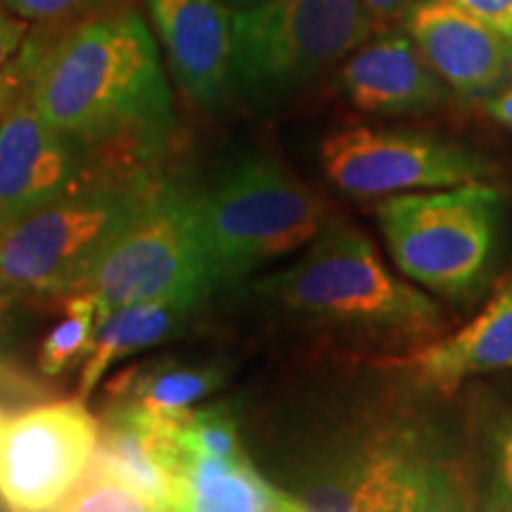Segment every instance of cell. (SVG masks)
Masks as SVG:
<instances>
[{
    "label": "cell",
    "mask_w": 512,
    "mask_h": 512,
    "mask_svg": "<svg viewBox=\"0 0 512 512\" xmlns=\"http://www.w3.org/2000/svg\"><path fill=\"white\" fill-rule=\"evenodd\" d=\"M463 411L479 510L512 512V396L470 387Z\"/></svg>",
    "instance_id": "19"
},
{
    "label": "cell",
    "mask_w": 512,
    "mask_h": 512,
    "mask_svg": "<svg viewBox=\"0 0 512 512\" xmlns=\"http://www.w3.org/2000/svg\"><path fill=\"white\" fill-rule=\"evenodd\" d=\"M150 171L91 181L0 233V275L22 292L76 294L150 192Z\"/></svg>",
    "instance_id": "7"
},
{
    "label": "cell",
    "mask_w": 512,
    "mask_h": 512,
    "mask_svg": "<svg viewBox=\"0 0 512 512\" xmlns=\"http://www.w3.org/2000/svg\"><path fill=\"white\" fill-rule=\"evenodd\" d=\"M8 415L0 411V444H3V437H5V430H8Z\"/></svg>",
    "instance_id": "32"
},
{
    "label": "cell",
    "mask_w": 512,
    "mask_h": 512,
    "mask_svg": "<svg viewBox=\"0 0 512 512\" xmlns=\"http://www.w3.org/2000/svg\"><path fill=\"white\" fill-rule=\"evenodd\" d=\"M100 441L83 399L31 408L8 422L0 444V498L19 512L60 510L86 477Z\"/></svg>",
    "instance_id": "10"
},
{
    "label": "cell",
    "mask_w": 512,
    "mask_h": 512,
    "mask_svg": "<svg viewBox=\"0 0 512 512\" xmlns=\"http://www.w3.org/2000/svg\"><path fill=\"white\" fill-rule=\"evenodd\" d=\"M91 470L136 489L155 510H176L174 432L150 425L126 408L112 406L105 415Z\"/></svg>",
    "instance_id": "16"
},
{
    "label": "cell",
    "mask_w": 512,
    "mask_h": 512,
    "mask_svg": "<svg viewBox=\"0 0 512 512\" xmlns=\"http://www.w3.org/2000/svg\"><path fill=\"white\" fill-rule=\"evenodd\" d=\"M178 88L192 105L219 110L230 93L233 12L223 0H145Z\"/></svg>",
    "instance_id": "14"
},
{
    "label": "cell",
    "mask_w": 512,
    "mask_h": 512,
    "mask_svg": "<svg viewBox=\"0 0 512 512\" xmlns=\"http://www.w3.org/2000/svg\"><path fill=\"white\" fill-rule=\"evenodd\" d=\"M363 0H271L233 12L230 93L268 110L320 79L375 31Z\"/></svg>",
    "instance_id": "6"
},
{
    "label": "cell",
    "mask_w": 512,
    "mask_h": 512,
    "mask_svg": "<svg viewBox=\"0 0 512 512\" xmlns=\"http://www.w3.org/2000/svg\"><path fill=\"white\" fill-rule=\"evenodd\" d=\"M377 24L401 22L418 0H363Z\"/></svg>",
    "instance_id": "29"
},
{
    "label": "cell",
    "mask_w": 512,
    "mask_h": 512,
    "mask_svg": "<svg viewBox=\"0 0 512 512\" xmlns=\"http://www.w3.org/2000/svg\"><path fill=\"white\" fill-rule=\"evenodd\" d=\"M29 98L95 162L114 150L147 164L174 131L157 38L133 10L88 19L48 50L31 46Z\"/></svg>",
    "instance_id": "2"
},
{
    "label": "cell",
    "mask_w": 512,
    "mask_h": 512,
    "mask_svg": "<svg viewBox=\"0 0 512 512\" xmlns=\"http://www.w3.org/2000/svg\"><path fill=\"white\" fill-rule=\"evenodd\" d=\"M448 3L501 31L512 41V0H448Z\"/></svg>",
    "instance_id": "27"
},
{
    "label": "cell",
    "mask_w": 512,
    "mask_h": 512,
    "mask_svg": "<svg viewBox=\"0 0 512 512\" xmlns=\"http://www.w3.org/2000/svg\"><path fill=\"white\" fill-rule=\"evenodd\" d=\"M29 72H31L29 57L22 50V55H19L15 69H12L10 74L0 76V119H3L5 110H8V107L12 105V100H15L17 95L29 86Z\"/></svg>",
    "instance_id": "28"
},
{
    "label": "cell",
    "mask_w": 512,
    "mask_h": 512,
    "mask_svg": "<svg viewBox=\"0 0 512 512\" xmlns=\"http://www.w3.org/2000/svg\"><path fill=\"white\" fill-rule=\"evenodd\" d=\"M22 294L27 292H22L0 275V354L10 349L22 332Z\"/></svg>",
    "instance_id": "26"
},
{
    "label": "cell",
    "mask_w": 512,
    "mask_h": 512,
    "mask_svg": "<svg viewBox=\"0 0 512 512\" xmlns=\"http://www.w3.org/2000/svg\"><path fill=\"white\" fill-rule=\"evenodd\" d=\"M228 5L230 12H240V10H249V8H259V5L271 3V0H223Z\"/></svg>",
    "instance_id": "31"
},
{
    "label": "cell",
    "mask_w": 512,
    "mask_h": 512,
    "mask_svg": "<svg viewBox=\"0 0 512 512\" xmlns=\"http://www.w3.org/2000/svg\"><path fill=\"white\" fill-rule=\"evenodd\" d=\"M320 164L330 183L354 200L494 181L498 171L491 159L453 140L382 126L330 133L320 143Z\"/></svg>",
    "instance_id": "9"
},
{
    "label": "cell",
    "mask_w": 512,
    "mask_h": 512,
    "mask_svg": "<svg viewBox=\"0 0 512 512\" xmlns=\"http://www.w3.org/2000/svg\"><path fill=\"white\" fill-rule=\"evenodd\" d=\"M254 292L294 328L375 361L413 354L451 328L439 302L384 264L361 230L337 219Z\"/></svg>",
    "instance_id": "3"
},
{
    "label": "cell",
    "mask_w": 512,
    "mask_h": 512,
    "mask_svg": "<svg viewBox=\"0 0 512 512\" xmlns=\"http://www.w3.org/2000/svg\"><path fill=\"white\" fill-rule=\"evenodd\" d=\"M174 441L181 456H216V458H240L245 456L238 425L233 415L223 406L195 408L185 415L181 425L176 427Z\"/></svg>",
    "instance_id": "22"
},
{
    "label": "cell",
    "mask_w": 512,
    "mask_h": 512,
    "mask_svg": "<svg viewBox=\"0 0 512 512\" xmlns=\"http://www.w3.org/2000/svg\"><path fill=\"white\" fill-rule=\"evenodd\" d=\"M95 157L41 117L29 86L0 119V233L86 181Z\"/></svg>",
    "instance_id": "11"
},
{
    "label": "cell",
    "mask_w": 512,
    "mask_h": 512,
    "mask_svg": "<svg viewBox=\"0 0 512 512\" xmlns=\"http://www.w3.org/2000/svg\"><path fill=\"white\" fill-rule=\"evenodd\" d=\"M223 373L216 366L159 361L138 373H128L114 394V406L126 408L150 425L176 432L185 415L221 387Z\"/></svg>",
    "instance_id": "20"
},
{
    "label": "cell",
    "mask_w": 512,
    "mask_h": 512,
    "mask_svg": "<svg viewBox=\"0 0 512 512\" xmlns=\"http://www.w3.org/2000/svg\"><path fill=\"white\" fill-rule=\"evenodd\" d=\"M176 510L185 512H304L290 491L271 482L247 456H181Z\"/></svg>",
    "instance_id": "17"
},
{
    "label": "cell",
    "mask_w": 512,
    "mask_h": 512,
    "mask_svg": "<svg viewBox=\"0 0 512 512\" xmlns=\"http://www.w3.org/2000/svg\"><path fill=\"white\" fill-rule=\"evenodd\" d=\"M401 29L460 100L482 105L512 83L510 38L448 0H418Z\"/></svg>",
    "instance_id": "12"
},
{
    "label": "cell",
    "mask_w": 512,
    "mask_h": 512,
    "mask_svg": "<svg viewBox=\"0 0 512 512\" xmlns=\"http://www.w3.org/2000/svg\"><path fill=\"white\" fill-rule=\"evenodd\" d=\"M482 110L489 114L491 119L498 121V124L512 131V83L510 86H505L501 93L491 95L489 100H484Z\"/></svg>",
    "instance_id": "30"
},
{
    "label": "cell",
    "mask_w": 512,
    "mask_h": 512,
    "mask_svg": "<svg viewBox=\"0 0 512 512\" xmlns=\"http://www.w3.org/2000/svg\"><path fill=\"white\" fill-rule=\"evenodd\" d=\"M29 24L0 3V76L10 74L29 38Z\"/></svg>",
    "instance_id": "25"
},
{
    "label": "cell",
    "mask_w": 512,
    "mask_h": 512,
    "mask_svg": "<svg viewBox=\"0 0 512 512\" xmlns=\"http://www.w3.org/2000/svg\"><path fill=\"white\" fill-rule=\"evenodd\" d=\"M389 366L396 377L309 401L280 486L313 512L479 510L463 403Z\"/></svg>",
    "instance_id": "1"
},
{
    "label": "cell",
    "mask_w": 512,
    "mask_h": 512,
    "mask_svg": "<svg viewBox=\"0 0 512 512\" xmlns=\"http://www.w3.org/2000/svg\"><path fill=\"white\" fill-rule=\"evenodd\" d=\"M98 304L91 292H76L67 302V313L43 339L38 351V366L46 375H62L83 366L91 354L95 328H98Z\"/></svg>",
    "instance_id": "21"
},
{
    "label": "cell",
    "mask_w": 512,
    "mask_h": 512,
    "mask_svg": "<svg viewBox=\"0 0 512 512\" xmlns=\"http://www.w3.org/2000/svg\"><path fill=\"white\" fill-rule=\"evenodd\" d=\"M200 309L202 306L183 302H140L100 316L91 354L81 366L79 399L91 396L119 361L155 349L183 332V325Z\"/></svg>",
    "instance_id": "18"
},
{
    "label": "cell",
    "mask_w": 512,
    "mask_h": 512,
    "mask_svg": "<svg viewBox=\"0 0 512 512\" xmlns=\"http://www.w3.org/2000/svg\"><path fill=\"white\" fill-rule=\"evenodd\" d=\"M505 192L494 181L384 197L375 219L396 268L448 304L472 306L501 264Z\"/></svg>",
    "instance_id": "4"
},
{
    "label": "cell",
    "mask_w": 512,
    "mask_h": 512,
    "mask_svg": "<svg viewBox=\"0 0 512 512\" xmlns=\"http://www.w3.org/2000/svg\"><path fill=\"white\" fill-rule=\"evenodd\" d=\"M197 221L216 287L302 252L332 221L328 204L271 157L247 155L195 185Z\"/></svg>",
    "instance_id": "5"
},
{
    "label": "cell",
    "mask_w": 512,
    "mask_h": 512,
    "mask_svg": "<svg viewBox=\"0 0 512 512\" xmlns=\"http://www.w3.org/2000/svg\"><path fill=\"white\" fill-rule=\"evenodd\" d=\"M0 3L27 22L43 24L81 15L100 0H0Z\"/></svg>",
    "instance_id": "24"
},
{
    "label": "cell",
    "mask_w": 512,
    "mask_h": 512,
    "mask_svg": "<svg viewBox=\"0 0 512 512\" xmlns=\"http://www.w3.org/2000/svg\"><path fill=\"white\" fill-rule=\"evenodd\" d=\"M387 363L446 396H456L475 377L512 370V275L463 328Z\"/></svg>",
    "instance_id": "15"
},
{
    "label": "cell",
    "mask_w": 512,
    "mask_h": 512,
    "mask_svg": "<svg viewBox=\"0 0 512 512\" xmlns=\"http://www.w3.org/2000/svg\"><path fill=\"white\" fill-rule=\"evenodd\" d=\"M60 510L69 512H152L155 505L131 486L88 467L86 477L69 491Z\"/></svg>",
    "instance_id": "23"
},
{
    "label": "cell",
    "mask_w": 512,
    "mask_h": 512,
    "mask_svg": "<svg viewBox=\"0 0 512 512\" xmlns=\"http://www.w3.org/2000/svg\"><path fill=\"white\" fill-rule=\"evenodd\" d=\"M219 290L197 221L195 185L155 178L136 214L102 254L86 290L98 313L140 302L202 306Z\"/></svg>",
    "instance_id": "8"
},
{
    "label": "cell",
    "mask_w": 512,
    "mask_h": 512,
    "mask_svg": "<svg viewBox=\"0 0 512 512\" xmlns=\"http://www.w3.org/2000/svg\"><path fill=\"white\" fill-rule=\"evenodd\" d=\"M339 91L373 117H422L444 110L453 91L406 29L361 43L339 69Z\"/></svg>",
    "instance_id": "13"
}]
</instances>
